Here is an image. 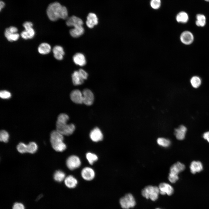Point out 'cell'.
<instances>
[{"label":"cell","mask_w":209,"mask_h":209,"mask_svg":"<svg viewBox=\"0 0 209 209\" xmlns=\"http://www.w3.org/2000/svg\"><path fill=\"white\" fill-rule=\"evenodd\" d=\"M69 119V116L65 113H61L58 116L56 123V130L63 135H71L75 129V127L73 124H67Z\"/></svg>","instance_id":"7a4b0ae2"},{"label":"cell","mask_w":209,"mask_h":209,"mask_svg":"<svg viewBox=\"0 0 209 209\" xmlns=\"http://www.w3.org/2000/svg\"><path fill=\"white\" fill-rule=\"evenodd\" d=\"M64 182L66 186L69 188H75L78 183L77 179L72 175H69L66 177Z\"/></svg>","instance_id":"d6986e66"},{"label":"cell","mask_w":209,"mask_h":209,"mask_svg":"<svg viewBox=\"0 0 209 209\" xmlns=\"http://www.w3.org/2000/svg\"><path fill=\"white\" fill-rule=\"evenodd\" d=\"M37 144L33 142H30L27 145V152L31 154L35 153L37 149Z\"/></svg>","instance_id":"d6a6232c"},{"label":"cell","mask_w":209,"mask_h":209,"mask_svg":"<svg viewBox=\"0 0 209 209\" xmlns=\"http://www.w3.org/2000/svg\"><path fill=\"white\" fill-rule=\"evenodd\" d=\"M13 209H25L24 205L21 203H16L13 205Z\"/></svg>","instance_id":"f35d334b"},{"label":"cell","mask_w":209,"mask_h":209,"mask_svg":"<svg viewBox=\"0 0 209 209\" xmlns=\"http://www.w3.org/2000/svg\"><path fill=\"white\" fill-rule=\"evenodd\" d=\"M196 20L195 24L199 27H203L206 23V19L205 16L203 14H199L196 16Z\"/></svg>","instance_id":"83f0119b"},{"label":"cell","mask_w":209,"mask_h":209,"mask_svg":"<svg viewBox=\"0 0 209 209\" xmlns=\"http://www.w3.org/2000/svg\"><path fill=\"white\" fill-rule=\"evenodd\" d=\"M9 31L12 33H16L18 31L17 28L14 26H11L8 28Z\"/></svg>","instance_id":"ab89813d"},{"label":"cell","mask_w":209,"mask_h":209,"mask_svg":"<svg viewBox=\"0 0 209 209\" xmlns=\"http://www.w3.org/2000/svg\"><path fill=\"white\" fill-rule=\"evenodd\" d=\"M89 136L91 140L94 142L101 141L103 137L101 131L97 127L94 128L91 131Z\"/></svg>","instance_id":"4fadbf2b"},{"label":"cell","mask_w":209,"mask_h":209,"mask_svg":"<svg viewBox=\"0 0 209 209\" xmlns=\"http://www.w3.org/2000/svg\"><path fill=\"white\" fill-rule=\"evenodd\" d=\"M150 5L153 9H157L160 7L161 5V0H151Z\"/></svg>","instance_id":"d590c367"},{"label":"cell","mask_w":209,"mask_h":209,"mask_svg":"<svg viewBox=\"0 0 209 209\" xmlns=\"http://www.w3.org/2000/svg\"><path fill=\"white\" fill-rule=\"evenodd\" d=\"M4 35L7 40L11 42L17 41L19 37V35L18 33H13L10 32L8 28H7L5 29Z\"/></svg>","instance_id":"484cf974"},{"label":"cell","mask_w":209,"mask_h":209,"mask_svg":"<svg viewBox=\"0 0 209 209\" xmlns=\"http://www.w3.org/2000/svg\"><path fill=\"white\" fill-rule=\"evenodd\" d=\"M176 19L179 23H186L188 21L189 16L186 12L181 11L177 14L176 16Z\"/></svg>","instance_id":"4316f807"},{"label":"cell","mask_w":209,"mask_h":209,"mask_svg":"<svg viewBox=\"0 0 209 209\" xmlns=\"http://www.w3.org/2000/svg\"><path fill=\"white\" fill-rule=\"evenodd\" d=\"M86 158L89 163L93 165L98 160V157L95 154L88 152L86 154Z\"/></svg>","instance_id":"1f68e13d"},{"label":"cell","mask_w":209,"mask_h":209,"mask_svg":"<svg viewBox=\"0 0 209 209\" xmlns=\"http://www.w3.org/2000/svg\"><path fill=\"white\" fill-rule=\"evenodd\" d=\"M180 38L182 43L185 45H188L191 44L193 42L194 36L191 32L185 30L181 33Z\"/></svg>","instance_id":"9c48e42d"},{"label":"cell","mask_w":209,"mask_h":209,"mask_svg":"<svg viewBox=\"0 0 209 209\" xmlns=\"http://www.w3.org/2000/svg\"><path fill=\"white\" fill-rule=\"evenodd\" d=\"M51 143L53 148L56 151L62 152L66 149V146L63 141H59Z\"/></svg>","instance_id":"d4e9b609"},{"label":"cell","mask_w":209,"mask_h":209,"mask_svg":"<svg viewBox=\"0 0 209 209\" xmlns=\"http://www.w3.org/2000/svg\"><path fill=\"white\" fill-rule=\"evenodd\" d=\"M81 175L84 180L90 181L93 180L95 176V172L93 170L89 167H85L81 171Z\"/></svg>","instance_id":"8fae6325"},{"label":"cell","mask_w":209,"mask_h":209,"mask_svg":"<svg viewBox=\"0 0 209 209\" xmlns=\"http://www.w3.org/2000/svg\"><path fill=\"white\" fill-rule=\"evenodd\" d=\"M65 177V173L61 170H57L54 174V179L55 181L61 182L64 180Z\"/></svg>","instance_id":"f1b7e54d"},{"label":"cell","mask_w":209,"mask_h":209,"mask_svg":"<svg viewBox=\"0 0 209 209\" xmlns=\"http://www.w3.org/2000/svg\"><path fill=\"white\" fill-rule=\"evenodd\" d=\"M17 149L18 151L21 153L27 152V145L23 143H20L17 145Z\"/></svg>","instance_id":"e575fe53"},{"label":"cell","mask_w":209,"mask_h":209,"mask_svg":"<svg viewBox=\"0 0 209 209\" xmlns=\"http://www.w3.org/2000/svg\"><path fill=\"white\" fill-rule=\"evenodd\" d=\"M73 60L77 65L83 66L86 64V60L84 55L81 53H77L73 56Z\"/></svg>","instance_id":"2e32d148"},{"label":"cell","mask_w":209,"mask_h":209,"mask_svg":"<svg viewBox=\"0 0 209 209\" xmlns=\"http://www.w3.org/2000/svg\"><path fill=\"white\" fill-rule=\"evenodd\" d=\"M98 23L97 16L94 13H90L87 16L86 24L88 27L92 28Z\"/></svg>","instance_id":"9a60e30c"},{"label":"cell","mask_w":209,"mask_h":209,"mask_svg":"<svg viewBox=\"0 0 209 209\" xmlns=\"http://www.w3.org/2000/svg\"><path fill=\"white\" fill-rule=\"evenodd\" d=\"M52 51L54 57L56 59L59 60L63 59L64 52L62 47L60 46H56L53 48Z\"/></svg>","instance_id":"ac0fdd59"},{"label":"cell","mask_w":209,"mask_h":209,"mask_svg":"<svg viewBox=\"0 0 209 209\" xmlns=\"http://www.w3.org/2000/svg\"><path fill=\"white\" fill-rule=\"evenodd\" d=\"M66 24L69 26L75 27L82 26L83 22L80 18L75 16H72L67 19Z\"/></svg>","instance_id":"5bb4252c"},{"label":"cell","mask_w":209,"mask_h":209,"mask_svg":"<svg viewBox=\"0 0 209 209\" xmlns=\"http://www.w3.org/2000/svg\"><path fill=\"white\" fill-rule=\"evenodd\" d=\"M63 135L57 130L53 131L50 134V141L51 143L59 141H63Z\"/></svg>","instance_id":"cb8c5ba5"},{"label":"cell","mask_w":209,"mask_h":209,"mask_svg":"<svg viewBox=\"0 0 209 209\" xmlns=\"http://www.w3.org/2000/svg\"><path fill=\"white\" fill-rule=\"evenodd\" d=\"M5 5L4 3L2 1H1L0 2V10L1 11L2 9L4 6Z\"/></svg>","instance_id":"b9f144b4"},{"label":"cell","mask_w":209,"mask_h":209,"mask_svg":"<svg viewBox=\"0 0 209 209\" xmlns=\"http://www.w3.org/2000/svg\"><path fill=\"white\" fill-rule=\"evenodd\" d=\"M84 29L82 26L74 27L70 30L69 33L71 36L74 38L80 37L84 32Z\"/></svg>","instance_id":"7402d4cb"},{"label":"cell","mask_w":209,"mask_h":209,"mask_svg":"<svg viewBox=\"0 0 209 209\" xmlns=\"http://www.w3.org/2000/svg\"><path fill=\"white\" fill-rule=\"evenodd\" d=\"M9 138V134L5 130H2L0 133V140L1 141L6 143L8 142Z\"/></svg>","instance_id":"836d02e7"},{"label":"cell","mask_w":209,"mask_h":209,"mask_svg":"<svg viewBox=\"0 0 209 209\" xmlns=\"http://www.w3.org/2000/svg\"><path fill=\"white\" fill-rule=\"evenodd\" d=\"M70 97L71 100L76 104L83 103L82 93L79 90L75 89L72 91L71 93Z\"/></svg>","instance_id":"7c38bea8"},{"label":"cell","mask_w":209,"mask_h":209,"mask_svg":"<svg viewBox=\"0 0 209 209\" xmlns=\"http://www.w3.org/2000/svg\"><path fill=\"white\" fill-rule=\"evenodd\" d=\"M158 144L164 147H167L171 144V141L168 139L164 138H159L157 140Z\"/></svg>","instance_id":"4dcf8cb0"},{"label":"cell","mask_w":209,"mask_h":209,"mask_svg":"<svg viewBox=\"0 0 209 209\" xmlns=\"http://www.w3.org/2000/svg\"><path fill=\"white\" fill-rule=\"evenodd\" d=\"M160 194L162 195L167 194L170 196L174 193V190L173 188L168 183H160L159 186Z\"/></svg>","instance_id":"30bf717a"},{"label":"cell","mask_w":209,"mask_h":209,"mask_svg":"<svg viewBox=\"0 0 209 209\" xmlns=\"http://www.w3.org/2000/svg\"><path fill=\"white\" fill-rule=\"evenodd\" d=\"M78 71L84 80L87 79L88 77V74L83 69H80Z\"/></svg>","instance_id":"74e56055"},{"label":"cell","mask_w":209,"mask_h":209,"mask_svg":"<svg viewBox=\"0 0 209 209\" xmlns=\"http://www.w3.org/2000/svg\"><path fill=\"white\" fill-rule=\"evenodd\" d=\"M206 1L209 2V0H204Z\"/></svg>","instance_id":"7bdbcfd3"},{"label":"cell","mask_w":209,"mask_h":209,"mask_svg":"<svg viewBox=\"0 0 209 209\" xmlns=\"http://www.w3.org/2000/svg\"><path fill=\"white\" fill-rule=\"evenodd\" d=\"M73 83L75 85H79L82 84L84 80L78 71H74L72 75Z\"/></svg>","instance_id":"44dd1931"},{"label":"cell","mask_w":209,"mask_h":209,"mask_svg":"<svg viewBox=\"0 0 209 209\" xmlns=\"http://www.w3.org/2000/svg\"><path fill=\"white\" fill-rule=\"evenodd\" d=\"M187 128L183 125H180L179 127L176 129L174 131V134L176 138L179 140H182L185 138Z\"/></svg>","instance_id":"e0dca14e"},{"label":"cell","mask_w":209,"mask_h":209,"mask_svg":"<svg viewBox=\"0 0 209 209\" xmlns=\"http://www.w3.org/2000/svg\"><path fill=\"white\" fill-rule=\"evenodd\" d=\"M185 168V165L183 163L177 162L172 165L170 168V172L169 176H170L179 177L178 174L183 171Z\"/></svg>","instance_id":"52a82bcc"},{"label":"cell","mask_w":209,"mask_h":209,"mask_svg":"<svg viewBox=\"0 0 209 209\" xmlns=\"http://www.w3.org/2000/svg\"><path fill=\"white\" fill-rule=\"evenodd\" d=\"M120 204L123 209H129L135 207L136 201L133 195L129 193L120 198L119 200Z\"/></svg>","instance_id":"277c9868"},{"label":"cell","mask_w":209,"mask_h":209,"mask_svg":"<svg viewBox=\"0 0 209 209\" xmlns=\"http://www.w3.org/2000/svg\"><path fill=\"white\" fill-rule=\"evenodd\" d=\"M51 50L50 45L46 43H43L40 44L38 48L39 53L43 55L49 53Z\"/></svg>","instance_id":"603a6c76"},{"label":"cell","mask_w":209,"mask_h":209,"mask_svg":"<svg viewBox=\"0 0 209 209\" xmlns=\"http://www.w3.org/2000/svg\"><path fill=\"white\" fill-rule=\"evenodd\" d=\"M190 82L193 87L195 88H198L201 83V79L197 76H193L191 79Z\"/></svg>","instance_id":"f546056e"},{"label":"cell","mask_w":209,"mask_h":209,"mask_svg":"<svg viewBox=\"0 0 209 209\" xmlns=\"http://www.w3.org/2000/svg\"><path fill=\"white\" fill-rule=\"evenodd\" d=\"M159 194L158 187L151 185L146 186L141 191L142 195L143 197L153 201H155L158 199Z\"/></svg>","instance_id":"3957f363"},{"label":"cell","mask_w":209,"mask_h":209,"mask_svg":"<svg viewBox=\"0 0 209 209\" xmlns=\"http://www.w3.org/2000/svg\"><path fill=\"white\" fill-rule=\"evenodd\" d=\"M190 167L191 172L193 174L201 171L203 169L202 164L199 161H192L191 163Z\"/></svg>","instance_id":"ffe728a7"},{"label":"cell","mask_w":209,"mask_h":209,"mask_svg":"<svg viewBox=\"0 0 209 209\" xmlns=\"http://www.w3.org/2000/svg\"><path fill=\"white\" fill-rule=\"evenodd\" d=\"M66 163L67 167L69 169L73 170L80 167L81 164V161L78 156L73 155L68 158Z\"/></svg>","instance_id":"8992f818"},{"label":"cell","mask_w":209,"mask_h":209,"mask_svg":"<svg viewBox=\"0 0 209 209\" xmlns=\"http://www.w3.org/2000/svg\"><path fill=\"white\" fill-rule=\"evenodd\" d=\"M0 96L1 98L3 99H8L11 97L10 93L6 90H2L0 92Z\"/></svg>","instance_id":"8d00e7d4"},{"label":"cell","mask_w":209,"mask_h":209,"mask_svg":"<svg viewBox=\"0 0 209 209\" xmlns=\"http://www.w3.org/2000/svg\"><path fill=\"white\" fill-rule=\"evenodd\" d=\"M46 13L49 19L53 21H56L60 18L66 19L68 16V12L66 7L57 2L51 3L48 5Z\"/></svg>","instance_id":"6da1fadb"},{"label":"cell","mask_w":209,"mask_h":209,"mask_svg":"<svg viewBox=\"0 0 209 209\" xmlns=\"http://www.w3.org/2000/svg\"><path fill=\"white\" fill-rule=\"evenodd\" d=\"M33 24L30 21H26L24 23L23 26L25 30L21 33V37L24 39H27L32 38L35 36V31L32 28Z\"/></svg>","instance_id":"5b68a950"},{"label":"cell","mask_w":209,"mask_h":209,"mask_svg":"<svg viewBox=\"0 0 209 209\" xmlns=\"http://www.w3.org/2000/svg\"><path fill=\"white\" fill-rule=\"evenodd\" d=\"M203 137L209 143V131L204 133L203 134Z\"/></svg>","instance_id":"60d3db41"},{"label":"cell","mask_w":209,"mask_h":209,"mask_svg":"<svg viewBox=\"0 0 209 209\" xmlns=\"http://www.w3.org/2000/svg\"><path fill=\"white\" fill-rule=\"evenodd\" d=\"M155 209H161L159 208H156Z\"/></svg>","instance_id":"ee69618b"},{"label":"cell","mask_w":209,"mask_h":209,"mask_svg":"<svg viewBox=\"0 0 209 209\" xmlns=\"http://www.w3.org/2000/svg\"><path fill=\"white\" fill-rule=\"evenodd\" d=\"M83 103L87 106L92 105L94 100V96L92 91L89 89H84L82 92Z\"/></svg>","instance_id":"ba28073f"}]
</instances>
